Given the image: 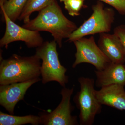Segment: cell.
Wrapping results in <instances>:
<instances>
[{"mask_svg": "<svg viewBox=\"0 0 125 125\" xmlns=\"http://www.w3.org/2000/svg\"><path fill=\"white\" fill-rule=\"evenodd\" d=\"M85 0H68L64 2L65 9L70 15L78 16L80 15V11Z\"/></svg>", "mask_w": 125, "mask_h": 125, "instance_id": "2e32d148", "label": "cell"}, {"mask_svg": "<svg viewBox=\"0 0 125 125\" xmlns=\"http://www.w3.org/2000/svg\"><path fill=\"white\" fill-rule=\"evenodd\" d=\"M40 59L36 55L21 56L14 54L2 60L0 65V84L7 85L39 78Z\"/></svg>", "mask_w": 125, "mask_h": 125, "instance_id": "7a4b0ae2", "label": "cell"}, {"mask_svg": "<svg viewBox=\"0 0 125 125\" xmlns=\"http://www.w3.org/2000/svg\"><path fill=\"white\" fill-rule=\"evenodd\" d=\"M124 86L113 84L96 90V97L102 105L119 110L125 111V91Z\"/></svg>", "mask_w": 125, "mask_h": 125, "instance_id": "7c38bea8", "label": "cell"}, {"mask_svg": "<svg viewBox=\"0 0 125 125\" xmlns=\"http://www.w3.org/2000/svg\"><path fill=\"white\" fill-rule=\"evenodd\" d=\"M7 0H0V5L2 4L6 1Z\"/></svg>", "mask_w": 125, "mask_h": 125, "instance_id": "d6986e66", "label": "cell"}, {"mask_svg": "<svg viewBox=\"0 0 125 125\" xmlns=\"http://www.w3.org/2000/svg\"><path fill=\"white\" fill-rule=\"evenodd\" d=\"M98 45L111 62L123 64L125 62V51L119 39L114 33L99 34Z\"/></svg>", "mask_w": 125, "mask_h": 125, "instance_id": "30bf717a", "label": "cell"}, {"mask_svg": "<svg viewBox=\"0 0 125 125\" xmlns=\"http://www.w3.org/2000/svg\"><path fill=\"white\" fill-rule=\"evenodd\" d=\"M6 28L4 35L0 40V46L6 48L10 43L16 41H22L28 47H38L42 45L43 40L39 31L21 27L11 20L4 10L1 9Z\"/></svg>", "mask_w": 125, "mask_h": 125, "instance_id": "52a82bcc", "label": "cell"}, {"mask_svg": "<svg viewBox=\"0 0 125 125\" xmlns=\"http://www.w3.org/2000/svg\"><path fill=\"white\" fill-rule=\"evenodd\" d=\"M80 90L77 93L74 101L80 110V124L92 125L95 117L101 112L102 105L96 97L95 82L92 78L81 77L78 79Z\"/></svg>", "mask_w": 125, "mask_h": 125, "instance_id": "5b68a950", "label": "cell"}, {"mask_svg": "<svg viewBox=\"0 0 125 125\" xmlns=\"http://www.w3.org/2000/svg\"><path fill=\"white\" fill-rule=\"evenodd\" d=\"M92 9L93 12L91 16L71 34L67 41L73 42L89 35L111 31L115 20L114 10L104 7V5L100 1L92 6Z\"/></svg>", "mask_w": 125, "mask_h": 125, "instance_id": "277c9868", "label": "cell"}, {"mask_svg": "<svg viewBox=\"0 0 125 125\" xmlns=\"http://www.w3.org/2000/svg\"><path fill=\"white\" fill-rule=\"evenodd\" d=\"M55 0H28L18 19L24 24L30 20L31 14L35 11H40L52 4Z\"/></svg>", "mask_w": 125, "mask_h": 125, "instance_id": "5bb4252c", "label": "cell"}, {"mask_svg": "<svg viewBox=\"0 0 125 125\" xmlns=\"http://www.w3.org/2000/svg\"><path fill=\"white\" fill-rule=\"evenodd\" d=\"M57 45L55 40L43 42L37 48L35 55L42 60L40 73L43 83L55 81L64 87L68 83V77L66 75L67 69L59 61Z\"/></svg>", "mask_w": 125, "mask_h": 125, "instance_id": "3957f363", "label": "cell"}, {"mask_svg": "<svg viewBox=\"0 0 125 125\" xmlns=\"http://www.w3.org/2000/svg\"><path fill=\"white\" fill-rule=\"evenodd\" d=\"M109 5L116 10L120 14L125 15V0H99Z\"/></svg>", "mask_w": 125, "mask_h": 125, "instance_id": "e0dca14e", "label": "cell"}, {"mask_svg": "<svg viewBox=\"0 0 125 125\" xmlns=\"http://www.w3.org/2000/svg\"><path fill=\"white\" fill-rule=\"evenodd\" d=\"M27 124L34 125L40 124V116L33 115L16 116L0 112V125H21Z\"/></svg>", "mask_w": 125, "mask_h": 125, "instance_id": "4fadbf2b", "label": "cell"}, {"mask_svg": "<svg viewBox=\"0 0 125 125\" xmlns=\"http://www.w3.org/2000/svg\"><path fill=\"white\" fill-rule=\"evenodd\" d=\"M28 0H7L0 5L9 18L15 22L18 19Z\"/></svg>", "mask_w": 125, "mask_h": 125, "instance_id": "9a60e30c", "label": "cell"}, {"mask_svg": "<svg viewBox=\"0 0 125 125\" xmlns=\"http://www.w3.org/2000/svg\"><path fill=\"white\" fill-rule=\"evenodd\" d=\"M73 87L68 89L64 87L61 94L62 99L54 111L49 113H43L40 115V124L45 125H78L77 117L71 115L74 107L71 98L74 92Z\"/></svg>", "mask_w": 125, "mask_h": 125, "instance_id": "ba28073f", "label": "cell"}, {"mask_svg": "<svg viewBox=\"0 0 125 125\" xmlns=\"http://www.w3.org/2000/svg\"><path fill=\"white\" fill-rule=\"evenodd\" d=\"M22 27L33 31L49 32L60 48L62 46V40L69 38L78 28L74 23L65 16L56 0L39 11L35 19Z\"/></svg>", "mask_w": 125, "mask_h": 125, "instance_id": "6da1fadb", "label": "cell"}, {"mask_svg": "<svg viewBox=\"0 0 125 125\" xmlns=\"http://www.w3.org/2000/svg\"><path fill=\"white\" fill-rule=\"evenodd\" d=\"M95 85L98 88L118 84L125 86V65L123 64L111 62L106 68L95 71Z\"/></svg>", "mask_w": 125, "mask_h": 125, "instance_id": "8fae6325", "label": "cell"}, {"mask_svg": "<svg viewBox=\"0 0 125 125\" xmlns=\"http://www.w3.org/2000/svg\"><path fill=\"white\" fill-rule=\"evenodd\" d=\"M59 0L61 2H64L65 1H66L68 0Z\"/></svg>", "mask_w": 125, "mask_h": 125, "instance_id": "ffe728a7", "label": "cell"}, {"mask_svg": "<svg viewBox=\"0 0 125 125\" xmlns=\"http://www.w3.org/2000/svg\"><path fill=\"white\" fill-rule=\"evenodd\" d=\"M73 42L76 47V52L73 68L81 63H87L94 66L97 70H101L112 62L96 44L94 36L89 38L83 37Z\"/></svg>", "mask_w": 125, "mask_h": 125, "instance_id": "8992f818", "label": "cell"}, {"mask_svg": "<svg viewBox=\"0 0 125 125\" xmlns=\"http://www.w3.org/2000/svg\"><path fill=\"white\" fill-rule=\"evenodd\" d=\"M40 80L39 78L21 83L0 85V104L10 114L13 115L17 103L23 100L27 90L31 85Z\"/></svg>", "mask_w": 125, "mask_h": 125, "instance_id": "9c48e42d", "label": "cell"}, {"mask_svg": "<svg viewBox=\"0 0 125 125\" xmlns=\"http://www.w3.org/2000/svg\"><path fill=\"white\" fill-rule=\"evenodd\" d=\"M119 39L125 51V25H120L116 27L113 33Z\"/></svg>", "mask_w": 125, "mask_h": 125, "instance_id": "ac0fdd59", "label": "cell"}]
</instances>
